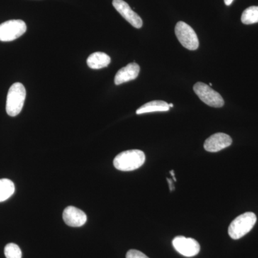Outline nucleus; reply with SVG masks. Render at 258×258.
<instances>
[{
  "label": "nucleus",
  "mask_w": 258,
  "mask_h": 258,
  "mask_svg": "<svg viewBox=\"0 0 258 258\" xmlns=\"http://www.w3.org/2000/svg\"><path fill=\"white\" fill-rule=\"evenodd\" d=\"M145 160V154L142 151L133 149L118 154L113 160V165L118 170L131 171L140 168Z\"/></svg>",
  "instance_id": "obj_1"
},
{
  "label": "nucleus",
  "mask_w": 258,
  "mask_h": 258,
  "mask_svg": "<svg viewBox=\"0 0 258 258\" xmlns=\"http://www.w3.org/2000/svg\"><path fill=\"white\" fill-rule=\"evenodd\" d=\"M256 222L257 217L253 212H245L231 222L228 228L229 235L233 240H239L250 232Z\"/></svg>",
  "instance_id": "obj_2"
},
{
  "label": "nucleus",
  "mask_w": 258,
  "mask_h": 258,
  "mask_svg": "<svg viewBox=\"0 0 258 258\" xmlns=\"http://www.w3.org/2000/svg\"><path fill=\"white\" fill-rule=\"evenodd\" d=\"M26 98V90L22 83H15L8 91L6 111L10 116H16L23 109Z\"/></svg>",
  "instance_id": "obj_3"
},
{
  "label": "nucleus",
  "mask_w": 258,
  "mask_h": 258,
  "mask_svg": "<svg viewBox=\"0 0 258 258\" xmlns=\"http://www.w3.org/2000/svg\"><path fill=\"white\" fill-rule=\"evenodd\" d=\"M26 30V24L23 20H8L0 25V41H13L21 37Z\"/></svg>",
  "instance_id": "obj_4"
},
{
  "label": "nucleus",
  "mask_w": 258,
  "mask_h": 258,
  "mask_svg": "<svg viewBox=\"0 0 258 258\" xmlns=\"http://www.w3.org/2000/svg\"><path fill=\"white\" fill-rule=\"evenodd\" d=\"M193 89L200 99L208 106L214 108H221L225 104L221 95L205 83H197L194 86Z\"/></svg>",
  "instance_id": "obj_5"
},
{
  "label": "nucleus",
  "mask_w": 258,
  "mask_h": 258,
  "mask_svg": "<svg viewBox=\"0 0 258 258\" xmlns=\"http://www.w3.org/2000/svg\"><path fill=\"white\" fill-rule=\"evenodd\" d=\"M175 35L183 47L189 50H196L199 47V39L191 27L184 22L176 23Z\"/></svg>",
  "instance_id": "obj_6"
},
{
  "label": "nucleus",
  "mask_w": 258,
  "mask_h": 258,
  "mask_svg": "<svg viewBox=\"0 0 258 258\" xmlns=\"http://www.w3.org/2000/svg\"><path fill=\"white\" fill-rule=\"evenodd\" d=\"M174 249L185 257H194L200 252V245L196 240L184 236H177L172 240Z\"/></svg>",
  "instance_id": "obj_7"
},
{
  "label": "nucleus",
  "mask_w": 258,
  "mask_h": 258,
  "mask_svg": "<svg viewBox=\"0 0 258 258\" xmlns=\"http://www.w3.org/2000/svg\"><path fill=\"white\" fill-rule=\"evenodd\" d=\"M113 5L126 21H128L135 28H141L143 25V21L138 14L130 8L128 3L123 0H113Z\"/></svg>",
  "instance_id": "obj_8"
},
{
  "label": "nucleus",
  "mask_w": 258,
  "mask_h": 258,
  "mask_svg": "<svg viewBox=\"0 0 258 258\" xmlns=\"http://www.w3.org/2000/svg\"><path fill=\"white\" fill-rule=\"evenodd\" d=\"M232 139L230 136L224 133H217L209 137L204 144V148L209 152H217L230 147Z\"/></svg>",
  "instance_id": "obj_9"
},
{
  "label": "nucleus",
  "mask_w": 258,
  "mask_h": 258,
  "mask_svg": "<svg viewBox=\"0 0 258 258\" xmlns=\"http://www.w3.org/2000/svg\"><path fill=\"white\" fill-rule=\"evenodd\" d=\"M62 218L66 225L73 227H79L87 222L86 213L76 207L69 206L64 209Z\"/></svg>",
  "instance_id": "obj_10"
},
{
  "label": "nucleus",
  "mask_w": 258,
  "mask_h": 258,
  "mask_svg": "<svg viewBox=\"0 0 258 258\" xmlns=\"http://www.w3.org/2000/svg\"><path fill=\"white\" fill-rule=\"evenodd\" d=\"M140 67L136 62H131L117 72L114 79L116 86L135 80L139 76Z\"/></svg>",
  "instance_id": "obj_11"
},
{
  "label": "nucleus",
  "mask_w": 258,
  "mask_h": 258,
  "mask_svg": "<svg viewBox=\"0 0 258 258\" xmlns=\"http://www.w3.org/2000/svg\"><path fill=\"white\" fill-rule=\"evenodd\" d=\"M111 62V57L102 52L91 54L87 59L88 67L91 69H101L106 68Z\"/></svg>",
  "instance_id": "obj_12"
},
{
  "label": "nucleus",
  "mask_w": 258,
  "mask_h": 258,
  "mask_svg": "<svg viewBox=\"0 0 258 258\" xmlns=\"http://www.w3.org/2000/svg\"><path fill=\"white\" fill-rule=\"evenodd\" d=\"M170 109L169 103L163 101H153L148 102L137 110V114L152 113V112L168 111Z\"/></svg>",
  "instance_id": "obj_13"
},
{
  "label": "nucleus",
  "mask_w": 258,
  "mask_h": 258,
  "mask_svg": "<svg viewBox=\"0 0 258 258\" xmlns=\"http://www.w3.org/2000/svg\"><path fill=\"white\" fill-rule=\"evenodd\" d=\"M14 183L8 179H0V203L6 201L15 193Z\"/></svg>",
  "instance_id": "obj_14"
},
{
  "label": "nucleus",
  "mask_w": 258,
  "mask_h": 258,
  "mask_svg": "<svg viewBox=\"0 0 258 258\" xmlns=\"http://www.w3.org/2000/svg\"><path fill=\"white\" fill-rule=\"evenodd\" d=\"M241 21L244 25H252L258 23V6H252L247 8L241 17Z\"/></svg>",
  "instance_id": "obj_15"
},
{
  "label": "nucleus",
  "mask_w": 258,
  "mask_h": 258,
  "mask_svg": "<svg viewBox=\"0 0 258 258\" xmlns=\"http://www.w3.org/2000/svg\"><path fill=\"white\" fill-rule=\"evenodd\" d=\"M5 254L7 258H22L21 249L15 243H9L5 246Z\"/></svg>",
  "instance_id": "obj_16"
},
{
  "label": "nucleus",
  "mask_w": 258,
  "mask_h": 258,
  "mask_svg": "<svg viewBox=\"0 0 258 258\" xmlns=\"http://www.w3.org/2000/svg\"><path fill=\"white\" fill-rule=\"evenodd\" d=\"M126 258H149L145 254L137 249H130L126 253Z\"/></svg>",
  "instance_id": "obj_17"
},
{
  "label": "nucleus",
  "mask_w": 258,
  "mask_h": 258,
  "mask_svg": "<svg viewBox=\"0 0 258 258\" xmlns=\"http://www.w3.org/2000/svg\"><path fill=\"white\" fill-rule=\"evenodd\" d=\"M167 181H169V186H170L171 191H172L174 189V183H173L172 180L167 179Z\"/></svg>",
  "instance_id": "obj_18"
},
{
  "label": "nucleus",
  "mask_w": 258,
  "mask_h": 258,
  "mask_svg": "<svg viewBox=\"0 0 258 258\" xmlns=\"http://www.w3.org/2000/svg\"><path fill=\"white\" fill-rule=\"evenodd\" d=\"M234 0H224V2H225V4L227 5V6H230L231 4H232V2H233Z\"/></svg>",
  "instance_id": "obj_19"
},
{
  "label": "nucleus",
  "mask_w": 258,
  "mask_h": 258,
  "mask_svg": "<svg viewBox=\"0 0 258 258\" xmlns=\"http://www.w3.org/2000/svg\"><path fill=\"white\" fill-rule=\"evenodd\" d=\"M170 174H171V175L173 176V179H174V181H176V179L175 176H174V171H170Z\"/></svg>",
  "instance_id": "obj_20"
},
{
  "label": "nucleus",
  "mask_w": 258,
  "mask_h": 258,
  "mask_svg": "<svg viewBox=\"0 0 258 258\" xmlns=\"http://www.w3.org/2000/svg\"><path fill=\"white\" fill-rule=\"evenodd\" d=\"M169 106L171 108V107H174V105H173L172 103H169Z\"/></svg>",
  "instance_id": "obj_21"
}]
</instances>
